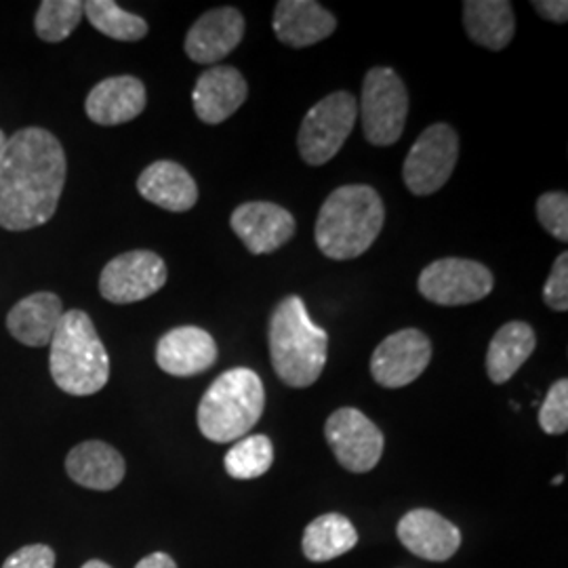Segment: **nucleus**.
Here are the masks:
<instances>
[{"label": "nucleus", "instance_id": "obj_1", "mask_svg": "<svg viewBox=\"0 0 568 568\" xmlns=\"http://www.w3.org/2000/svg\"><path fill=\"white\" fill-rule=\"evenodd\" d=\"M68 175L60 140L41 126L21 129L0 154V227L26 232L51 222Z\"/></svg>", "mask_w": 568, "mask_h": 568}, {"label": "nucleus", "instance_id": "obj_2", "mask_svg": "<svg viewBox=\"0 0 568 568\" xmlns=\"http://www.w3.org/2000/svg\"><path fill=\"white\" fill-rule=\"evenodd\" d=\"M386 224L382 196L365 183L337 187L321 206L314 239L321 253L335 262H349L366 253Z\"/></svg>", "mask_w": 568, "mask_h": 568}, {"label": "nucleus", "instance_id": "obj_3", "mask_svg": "<svg viewBox=\"0 0 568 568\" xmlns=\"http://www.w3.org/2000/svg\"><path fill=\"white\" fill-rule=\"evenodd\" d=\"M267 342L272 365L283 384L310 387L318 382L325 371L328 335L312 323L302 297L288 295L274 307Z\"/></svg>", "mask_w": 568, "mask_h": 568}, {"label": "nucleus", "instance_id": "obj_4", "mask_svg": "<svg viewBox=\"0 0 568 568\" xmlns=\"http://www.w3.org/2000/svg\"><path fill=\"white\" fill-rule=\"evenodd\" d=\"M49 345V371L61 392L91 396L105 387L110 379V356L87 312H63Z\"/></svg>", "mask_w": 568, "mask_h": 568}, {"label": "nucleus", "instance_id": "obj_5", "mask_svg": "<svg viewBox=\"0 0 568 568\" xmlns=\"http://www.w3.org/2000/svg\"><path fill=\"white\" fill-rule=\"evenodd\" d=\"M265 389L246 366L222 373L199 405V429L206 440L225 445L244 438L264 415Z\"/></svg>", "mask_w": 568, "mask_h": 568}, {"label": "nucleus", "instance_id": "obj_6", "mask_svg": "<svg viewBox=\"0 0 568 568\" xmlns=\"http://www.w3.org/2000/svg\"><path fill=\"white\" fill-rule=\"evenodd\" d=\"M358 119V102L347 91H335L312 105L300 126L297 145L305 163L321 166L337 156Z\"/></svg>", "mask_w": 568, "mask_h": 568}, {"label": "nucleus", "instance_id": "obj_7", "mask_svg": "<svg viewBox=\"0 0 568 568\" xmlns=\"http://www.w3.org/2000/svg\"><path fill=\"white\" fill-rule=\"evenodd\" d=\"M408 116V91L392 68H373L363 82L361 119L366 142L392 145L405 133Z\"/></svg>", "mask_w": 568, "mask_h": 568}, {"label": "nucleus", "instance_id": "obj_8", "mask_svg": "<svg viewBox=\"0 0 568 568\" xmlns=\"http://www.w3.org/2000/svg\"><path fill=\"white\" fill-rule=\"evenodd\" d=\"M459 161V135L447 122H436L413 143L403 166V180L410 194H436L450 180Z\"/></svg>", "mask_w": 568, "mask_h": 568}, {"label": "nucleus", "instance_id": "obj_9", "mask_svg": "<svg viewBox=\"0 0 568 568\" xmlns=\"http://www.w3.org/2000/svg\"><path fill=\"white\" fill-rule=\"evenodd\" d=\"M419 293L438 305H467L483 302L493 293L495 278L487 265L462 257H445L427 265L419 274Z\"/></svg>", "mask_w": 568, "mask_h": 568}, {"label": "nucleus", "instance_id": "obj_10", "mask_svg": "<svg viewBox=\"0 0 568 568\" xmlns=\"http://www.w3.org/2000/svg\"><path fill=\"white\" fill-rule=\"evenodd\" d=\"M325 438L337 462L354 474L371 471L379 464L386 447L382 429L352 406L337 408L326 419Z\"/></svg>", "mask_w": 568, "mask_h": 568}, {"label": "nucleus", "instance_id": "obj_11", "mask_svg": "<svg viewBox=\"0 0 568 568\" xmlns=\"http://www.w3.org/2000/svg\"><path fill=\"white\" fill-rule=\"evenodd\" d=\"M166 264L154 251H129L114 257L102 270L100 293L110 304L143 302L166 284Z\"/></svg>", "mask_w": 568, "mask_h": 568}, {"label": "nucleus", "instance_id": "obj_12", "mask_svg": "<svg viewBox=\"0 0 568 568\" xmlns=\"http://www.w3.org/2000/svg\"><path fill=\"white\" fill-rule=\"evenodd\" d=\"M432 361V342L419 328L392 333L371 356V375L379 386L405 387L422 377Z\"/></svg>", "mask_w": 568, "mask_h": 568}, {"label": "nucleus", "instance_id": "obj_13", "mask_svg": "<svg viewBox=\"0 0 568 568\" xmlns=\"http://www.w3.org/2000/svg\"><path fill=\"white\" fill-rule=\"evenodd\" d=\"M234 234L253 255L278 251L295 236V217L281 204L253 201L236 206L230 217Z\"/></svg>", "mask_w": 568, "mask_h": 568}, {"label": "nucleus", "instance_id": "obj_14", "mask_svg": "<svg viewBox=\"0 0 568 568\" xmlns=\"http://www.w3.org/2000/svg\"><path fill=\"white\" fill-rule=\"evenodd\" d=\"M244 37L243 13L234 7L211 9L190 28L183 49L196 63H217L230 55Z\"/></svg>", "mask_w": 568, "mask_h": 568}, {"label": "nucleus", "instance_id": "obj_15", "mask_svg": "<svg viewBox=\"0 0 568 568\" xmlns=\"http://www.w3.org/2000/svg\"><path fill=\"white\" fill-rule=\"evenodd\" d=\"M220 349L201 326H178L156 345V365L173 377H194L217 363Z\"/></svg>", "mask_w": 568, "mask_h": 568}, {"label": "nucleus", "instance_id": "obj_16", "mask_svg": "<svg viewBox=\"0 0 568 568\" xmlns=\"http://www.w3.org/2000/svg\"><path fill=\"white\" fill-rule=\"evenodd\" d=\"M396 532L410 554L429 562H445L462 546L459 528L432 509L408 511L400 518Z\"/></svg>", "mask_w": 568, "mask_h": 568}, {"label": "nucleus", "instance_id": "obj_17", "mask_svg": "<svg viewBox=\"0 0 568 568\" xmlns=\"http://www.w3.org/2000/svg\"><path fill=\"white\" fill-rule=\"evenodd\" d=\"M248 87L243 74L232 65H213L196 81L192 102L204 124L227 121L246 102Z\"/></svg>", "mask_w": 568, "mask_h": 568}, {"label": "nucleus", "instance_id": "obj_18", "mask_svg": "<svg viewBox=\"0 0 568 568\" xmlns=\"http://www.w3.org/2000/svg\"><path fill=\"white\" fill-rule=\"evenodd\" d=\"M272 28L276 39L286 47L304 49L328 39L337 28V20L316 0H281L274 9Z\"/></svg>", "mask_w": 568, "mask_h": 568}, {"label": "nucleus", "instance_id": "obj_19", "mask_svg": "<svg viewBox=\"0 0 568 568\" xmlns=\"http://www.w3.org/2000/svg\"><path fill=\"white\" fill-rule=\"evenodd\" d=\"M145 87L135 77H112L95 84L84 102V112L102 126L135 121L145 110Z\"/></svg>", "mask_w": 568, "mask_h": 568}, {"label": "nucleus", "instance_id": "obj_20", "mask_svg": "<svg viewBox=\"0 0 568 568\" xmlns=\"http://www.w3.org/2000/svg\"><path fill=\"white\" fill-rule=\"evenodd\" d=\"M138 190L148 203L171 213H185L199 203V185L182 164L156 161L143 169Z\"/></svg>", "mask_w": 568, "mask_h": 568}, {"label": "nucleus", "instance_id": "obj_21", "mask_svg": "<svg viewBox=\"0 0 568 568\" xmlns=\"http://www.w3.org/2000/svg\"><path fill=\"white\" fill-rule=\"evenodd\" d=\"M63 316V304L55 293L41 291L23 297L7 314L9 333L28 347L51 344Z\"/></svg>", "mask_w": 568, "mask_h": 568}, {"label": "nucleus", "instance_id": "obj_22", "mask_svg": "<svg viewBox=\"0 0 568 568\" xmlns=\"http://www.w3.org/2000/svg\"><path fill=\"white\" fill-rule=\"evenodd\" d=\"M65 471L81 487L112 490L121 485L126 466L116 448L102 440H87L68 453Z\"/></svg>", "mask_w": 568, "mask_h": 568}, {"label": "nucleus", "instance_id": "obj_23", "mask_svg": "<svg viewBox=\"0 0 568 568\" xmlns=\"http://www.w3.org/2000/svg\"><path fill=\"white\" fill-rule=\"evenodd\" d=\"M535 347L537 335L532 326L520 321H511L508 325L501 326L488 344V379L497 386L509 382L530 358Z\"/></svg>", "mask_w": 568, "mask_h": 568}, {"label": "nucleus", "instance_id": "obj_24", "mask_svg": "<svg viewBox=\"0 0 568 568\" xmlns=\"http://www.w3.org/2000/svg\"><path fill=\"white\" fill-rule=\"evenodd\" d=\"M464 23L467 37L488 51H504L516 32L508 0H466Z\"/></svg>", "mask_w": 568, "mask_h": 568}, {"label": "nucleus", "instance_id": "obj_25", "mask_svg": "<svg viewBox=\"0 0 568 568\" xmlns=\"http://www.w3.org/2000/svg\"><path fill=\"white\" fill-rule=\"evenodd\" d=\"M358 544V532L342 514H325L312 520L304 532L305 558L312 562H328L347 554Z\"/></svg>", "mask_w": 568, "mask_h": 568}, {"label": "nucleus", "instance_id": "obj_26", "mask_svg": "<svg viewBox=\"0 0 568 568\" xmlns=\"http://www.w3.org/2000/svg\"><path fill=\"white\" fill-rule=\"evenodd\" d=\"M84 16L91 26L114 41H142L148 34V21L121 9L114 0H89L84 2Z\"/></svg>", "mask_w": 568, "mask_h": 568}, {"label": "nucleus", "instance_id": "obj_27", "mask_svg": "<svg viewBox=\"0 0 568 568\" xmlns=\"http://www.w3.org/2000/svg\"><path fill=\"white\" fill-rule=\"evenodd\" d=\"M274 464V445L264 434L244 436L225 453V471L234 480H255Z\"/></svg>", "mask_w": 568, "mask_h": 568}, {"label": "nucleus", "instance_id": "obj_28", "mask_svg": "<svg viewBox=\"0 0 568 568\" xmlns=\"http://www.w3.org/2000/svg\"><path fill=\"white\" fill-rule=\"evenodd\" d=\"M84 2L81 0H44L39 7L34 30L44 42L65 41L81 23Z\"/></svg>", "mask_w": 568, "mask_h": 568}, {"label": "nucleus", "instance_id": "obj_29", "mask_svg": "<svg viewBox=\"0 0 568 568\" xmlns=\"http://www.w3.org/2000/svg\"><path fill=\"white\" fill-rule=\"evenodd\" d=\"M539 426L549 436H562L568 429V382L560 379L549 387L539 408Z\"/></svg>", "mask_w": 568, "mask_h": 568}, {"label": "nucleus", "instance_id": "obj_30", "mask_svg": "<svg viewBox=\"0 0 568 568\" xmlns=\"http://www.w3.org/2000/svg\"><path fill=\"white\" fill-rule=\"evenodd\" d=\"M537 220L556 241H568V196L565 192H548L537 199Z\"/></svg>", "mask_w": 568, "mask_h": 568}, {"label": "nucleus", "instance_id": "obj_31", "mask_svg": "<svg viewBox=\"0 0 568 568\" xmlns=\"http://www.w3.org/2000/svg\"><path fill=\"white\" fill-rule=\"evenodd\" d=\"M544 302L554 312L568 310V253L562 251L551 265L548 283L544 286Z\"/></svg>", "mask_w": 568, "mask_h": 568}, {"label": "nucleus", "instance_id": "obj_32", "mask_svg": "<svg viewBox=\"0 0 568 568\" xmlns=\"http://www.w3.org/2000/svg\"><path fill=\"white\" fill-rule=\"evenodd\" d=\"M55 567V551L49 546H26L13 551L2 568H53Z\"/></svg>", "mask_w": 568, "mask_h": 568}, {"label": "nucleus", "instance_id": "obj_33", "mask_svg": "<svg viewBox=\"0 0 568 568\" xmlns=\"http://www.w3.org/2000/svg\"><path fill=\"white\" fill-rule=\"evenodd\" d=\"M532 7L544 20L554 21V23H565L568 20L567 0H535Z\"/></svg>", "mask_w": 568, "mask_h": 568}, {"label": "nucleus", "instance_id": "obj_34", "mask_svg": "<svg viewBox=\"0 0 568 568\" xmlns=\"http://www.w3.org/2000/svg\"><path fill=\"white\" fill-rule=\"evenodd\" d=\"M135 568H178V565H175V560L169 554L156 551V554L145 556Z\"/></svg>", "mask_w": 568, "mask_h": 568}, {"label": "nucleus", "instance_id": "obj_35", "mask_svg": "<svg viewBox=\"0 0 568 568\" xmlns=\"http://www.w3.org/2000/svg\"><path fill=\"white\" fill-rule=\"evenodd\" d=\"M81 568H112L110 565H105L102 560H89L87 565H82Z\"/></svg>", "mask_w": 568, "mask_h": 568}, {"label": "nucleus", "instance_id": "obj_36", "mask_svg": "<svg viewBox=\"0 0 568 568\" xmlns=\"http://www.w3.org/2000/svg\"><path fill=\"white\" fill-rule=\"evenodd\" d=\"M4 145H7V135L0 131V154L4 152Z\"/></svg>", "mask_w": 568, "mask_h": 568}, {"label": "nucleus", "instance_id": "obj_37", "mask_svg": "<svg viewBox=\"0 0 568 568\" xmlns=\"http://www.w3.org/2000/svg\"><path fill=\"white\" fill-rule=\"evenodd\" d=\"M562 483H565V476H556V478H554V485H556V487L562 485Z\"/></svg>", "mask_w": 568, "mask_h": 568}]
</instances>
